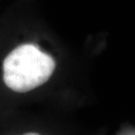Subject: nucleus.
<instances>
[{"label": "nucleus", "instance_id": "f257e3e1", "mask_svg": "<svg viewBox=\"0 0 135 135\" xmlns=\"http://www.w3.org/2000/svg\"><path fill=\"white\" fill-rule=\"evenodd\" d=\"M56 68L50 54L35 44L26 43L13 49L3 62V79L16 93H27L47 82Z\"/></svg>", "mask_w": 135, "mask_h": 135}, {"label": "nucleus", "instance_id": "f03ea898", "mask_svg": "<svg viewBox=\"0 0 135 135\" xmlns=\"http://www.w3.org/2000/svg\"><path fill=\"white\" fill-rule=\"evenodd\" d=\"M24 135H40V134L36 133H25Z\"/></svg>", "mask_w": 135, "mask_h": 135}]
</instances>
